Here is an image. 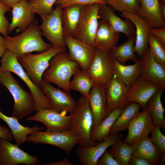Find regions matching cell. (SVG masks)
Returning <instances> with one entry per match:
<instances>
[{
    "mask_svg": "<svg viewBox=\"0 0 165 165\" xmlns=\"http://www.w3.org/2000/svg\"><path fill=\"white\" fill-rule=\"evenodd\" d=\"M44 165H73L74 164L71 163L68 159L67 158H65L61 160L57 161H55L47 163H45L43 164Z\"/></svg>",
    "mask_w": 165,
    "mask_h": 165,
    "instance_id": "cell-46",
    "label": "cell"
},
{
    "mask_svg": "<svg viewBox=\"0 0 165 165\" xmlns=\"http://www.w3.org/2000/svg\"><path fill=\"white\" fill-rule=\"evenodd\" d=\"M135 38L128 39L126 42L109 51L111 58L119 63L125 65L126 62L132 60L135 62L140 59L137 58L134 50Z\"/></svg>",
    "mask_w": 165,
    "mask_h": 165,
    "instance_id": "cell-33",
    "label": "cell"
},
{
    "mask_svg": "<svg viewBox=\"0 0 165 165\" xmlns=\"http://www.w3.org/2000/svg\"><path fill=\"white\" fill-rule=\"evenodd\" d=\"M112 59L108 51L94 47L92 61L86 71L94 85L105 87L112 78Z\"/></svg>",
    "mask_w": 165,
    "mask_h": 165,
    "instance_id": "cell-10",
    "label": "cell"
},
{
    "mask_svg": "<svg viewBox=\"0 0 165 165\" xmlns=\"http://www.w3.org/2000/svg\"><path fill=\"white\" fill-rule=\"evenodd\" d=\"M141 108L137 103H129L113 124L110 135L117 134L127 129L131 122L140 112Z\"/></svg>",
    "mask_w": 165,
    "mask_h": 165,
    "instance_id": "cell-30",
    "label": "cell"
},
{
    "mask_svg": "<svg viewBox=\"0 0 165 165\" xmlns=\"http://www.w3.org/2000/svg\"><path fill=\"white\" fill-rule=\"evenodd\" d=\"M66 50V48L52 47L38 54L28 53L17 58L19 63L33 82L39 87L43 80V74L48 67L51 59L57 53Z\"/></svg>",
    "mask_w": 165,
    "mask_h": 165,
    "instance_id": "cell-6",
    "label": "cell"
},
{
    "mask_svg": "<svg viewBox=\"0 0 165 165\" xmlns=\"http://www.w3.org/2000/svg\"><path fill=\"white\" fill-rule=\"evenodd\" d=\"M160 129V127L156 126L149 138L157 148L161 156V162L164 164L165 162V136Z\"/></svg>",
    "mask_w": 165,
    "mask_h": 165,
    "instance_id": "cell-39",
    "label": "cell"
},
{
    "mask_svg": "<svg viewBox=\"0 0 165 165\" xmlns=\"http://www.w3.org/2000/svg\"><path fill=\"white\" fill-rule=\"evenodd\" d=\"M0 138L6 140L10 142L14 140L13 135L7 127L0 125Z\"/></svg>",
    "mask_w": 165,
    "mask_h": 165,
    "instance_id": "cell-43",
    "label": "cell"
},
{
    "mask_svg": "<svg viewBox=\"0 0 165 165\" xmlns=\"http://www.w3.org/2000/svg\"><path fill=\"white\" fill-rule=\"evenodd\" d=\"M164 90L159 87L146 104L154 124L156 126L160 127L163 130H165V109L161 102V97Z\"/></svg>",
    "mask_w": 165,
    "mask_h": 165,
    "instance_id": "cell-32",
    "label": "cell"
},
{
    "mask_svg": "<svg viewBox=\"0 0 165 165\" xmlns=\"http://www.w3.org/2000/svg\"><path fill=\"white\" fill-rule=\"evenodd\" d=\"M119 36V32L115 31L107 22L100 19L95 36L94 47L110 51L116 46Z\"/></svg>",
    "mask_w": 165,
    "mask_h": 165,
    "instance_id": "cell-24",
    "label": "cell"
},
{
    "mask_svg": "<svg viewBox=\"0 0 165 165\" xmlns=\"http://www.w3.org/2000/svg\"><path fill=\"white\" fill-rule=\"evenodd\" d=\"M57 0H28V2L32 12L40 16L46 15L54 9L53 6Z\"/></svg>",
    "mask_w": 165,
    "mask_h": 165,
    "instance_id": "cell-38",
    "label": "cell"
},
{
    "mask_svg": "<svg viewBox=\"0 0 165 165\" xmlns=\"http://www.w3.org/2000/svg\"><path fill=\"white\" fill-rule=\"evenodd\" d=\"M82 6L74 4L63 8L61 19L65 37H75L79 22Z\"/></svg>",
    "mask_w": 165,
    "mask_h": 165,
    "instance_id": "cell-27",
    "label": "cell"
},
{
    "mask_svg": "<svg viewBox=\"0 0 165 165\" xmlns=\"http://www.w3.org/2000/svg\"><path fill=\"white\" fill-rule=\"evenodd\" d=\"M26 141L51 145L62 150L66 154L70 155L74 147L79 144V139L69 129L61 131L38 130L29 134Z\"/></svg>",
    "mask_w": 165,
    "mask_h": 165,
    "instance_id": "cell-7",
    "label": "cell"
},
{
    "mask_svg": "<svg viewBox=\"0 0 165 165\" xmlns=\"http://www.w3.org/2000/svg\"><path fill=\"white\" fill-rule=\"evenodd\" d=\"M99 4L94 3L82 6L79 22L74 37L94 47L98 25Z\"/></svg>",
    "mask_w": 165,
    "mask_h": 165,
    "instance_id": "cell-9",
    "label": "cell"
},
{
    "mask_svg": "<svg viewBox=\"0 0 165 165\" xmlns=\"http://www.w3.org/2000/svg\"><path fill=\"white\" fill-rule=\"evenodd\" d=\"M67 112H59L51 108L41 109L33 116L26 118L27 121L40 122L45 126L46 130L61 131L69 129L70 115Z\"/></svg>",
    "mask_w": 165,
    "mask_h": 165,
    "instance_id": "cell-16",
    "label": "cell"
},
{
    "mask_svg": "<svg viewBox=\"0 0 165 165\" xmlns=\"http://www.w3.org/2000/svg\"><path fill=\"white\" fill-rule=\"evenodd\" d=\"M130 87L116 76L112 78L105 87L109 113L118 107L124 108L128 104L126 98Z\"/></svg>",
    "mask_w": 165,
    "mask_h": 165,
    "instance_id": "cell-21",
    "label": "cell"
},
{
    "mask_svg": "<svg viewBox=\"0 0 165 165\" xmlns=\"http://www.w3.org/2000/svg\"><path fill=\"white\" fill-rule=\"evenodd\" d=\"M156 127L151 115L147 107L132 120L128 128L127 135L123 141L132 145L152 133Z\"/></svg>",
    "mask_w": 165,
    "mask_h": 165,
    "instance_id": "cell-13",
    "label": "cell"
},
{
    "mask_svg": "<svg viewBox=\"0 0 165 165\" xmlns=\"http://www.w3.org/2000/svg\"><path fill=\"white\" fill-rule=\"evenodd\" d=\"M159 9L161 15L165 21V3L160 2Z\"/></svg>",
    "mask_w": 165,
    "mask_h": 165,
    "instance_id": "cell-49",
    "label": "cell"
},
{
    "mask_svg": "<svg viewBox=\"0 0 165 165\" xmlns=\"http://www.w3.org/2000/svg\"><path fill=\"white\" fill-rule=\"evenodd\" d=\"M159 88L156 84L139 78L130 87L126 101L129 103H137L142 108H145L148 101Z\"/></svg>",
    "mask_w": 165,
    "mask_h": 165,
    "instance_id": "cell-22",
    "label": "cell"
},
{
    "mask_svg": "<svg viewBox=\"0 0 165 165\" xmlns=\"http://www.w3.org/2000/svg\"><path fill=\"white\" fill-rule=\"evenodd\" d=\"M121 16L130 20L135 27L134 50L138 58L141 59L148 47V36L152 28L146 19L136 13L123 11L121 12Z\"/></svg>",
    "mask_w": 165,
    "mask_h": 165,
    "instance_id": "cell-17",
    "label": "cell"
},
{
    "mask_svg": "<svg viewBox=\"0 0 165 165\" xmlns=\"http://www.w3.org/2000/svg\"><path fill=\"white\" fill-rule=\"evenodd\" d=\"M141 60L139 78L151 82L165 89V67L156 61L148 47Z\"/></svg>",
    "mask_w": 165,
    "mask_h": 165,
    "instance_id": "cell-18",
    "label": "cell"
},
{
    "mask_svg": "<svg viewBox=\"0 0 165 165\" xmlns=\"http://www.w3.org/2000/svg\"><path fill=\"white\" fill-rule=\"evenodd\" d=\"M141 66V59L135 64L129 65L122 64L113 59L112 62L113 75L130 87L139 78Z\"/></svg>",
    "mask_w": 165,
    "mask_h": 165,
    "instance_id": "cell-26",
    "label": "cell"
},
{
    "mask_svg": "<svg viewBox=\"0 0 165 165\" xmlns=\"http://www.w3.org/2000/svg\"><path fill=\"white\" fill-rule=\"evenodd\" d=\"M109 152L120 165H128L132 155L133 149L131 145L124 144L122 139L111 145Z\"/></svg>",
    "mask_w": 165,
    "mask_h": 165,
    "instance_id": "cell-35",
    "label": "cell"
},
{
    "mask_svg": "<svg viewBox=\"0 0 165 165\" xmlns=\"http://www.w3.org/2000/svg\"><path fill=\"white\" fill-rule=\"evenodd\" d=\"M12 21L9 26L8 33L15 28L23 32L26 30L35 19V14L31 9L28 1L20 2L12 7Z\"/></svg>",
    "mask_w": 165,
    "mask_h": 165,
    "instance_id": "cell-23",
    "label": "cell"
},
{
    "mask_svg": "<svg viewBox=\"0 0 165 165\" xmlns=\"http://www.w3.org/2000/svg\"><path fill=\"white\" fill-rule=\"evenodd\" d=\"M123 109L122 107H118L114 109L98 126L92 130L90 138L93 142H101L110 135L113 124Z\"/></svg>",
    "mask_w": 165,
    "mask_h": 165,
    "instance_id": "cell-31",
    "label": "cell"
},
{
    "mask_svg": "<svg viewBox=\"0 0 165 165\" xmlns=\"http://www.w3.org/2000/svg\"><path fill=\"white\" fill-rule=\"evenodd\" d=\"M63 9L57 5L49 14L40 16L42 22L39 26V28L43 36L54 48H64L66 46L61 19Z\"/></svg>",
    "mask_w": 165,
    "mask_h": 165,
    "instance_id": "cell-8",
    "label": "cell"
},
{
    "mask_svg": "<svg viewBox=\"0 0 165 165\" xmlns=\"http://www.w3.org/2000/svg\"><path fill=\"white\" fill-rule=\"evenodd\" d=\"M11 11L10 8L0 2V34H2L4 36L8 35L9 24V21L5 16V14L7 12Z\"/></svg>",
    "mask_w": 165,
    "mask_h": 165,
    "instance_id": "cell-40",
    "label": "cell"
},
{
    "mask_svg": "<svg viewBox=\"0 0 165 165\" xmlns=\"http://www.w3.org/2000/svg\"><path fill=\"white\" fill-rule=\"evenodd\" d=\"M128 165H152L148 160L141 157L132 155Z\"/></svg>",
    "mask_w": 165,
    "mask_h": 165,
    "instance_id": "cell-44",
    "label": "cell"
},
{
    "mask_svg": "<svg viewBox=\"0 0 165 165\" xmlns=\"http://www.w3.org/2000/svg\"><path fill=\"white\" fill-rule=\"evenodd\" d=\"M69 115V129L78 138L79 146H90L99 142H93L90 138L93 117L87 97H79L75 108Z\"/></svg>",
    "mask_w": 165,
    "mask_h": 165,
    "instance_id": "cell-2",
    "label": "cell"
},
{
    "mask_svg": "<svg viewBox=\"0 0 165 165\" xmlns=\"http://www.w3.org/2000/svg\"><path fill=\"white\" fill-rule=\"evenodd\" d=\"M28 0H0V2L3 3L10 8L17 3L24 1H28Z\"/></svg>",
    "mask_w": 165,
    "mask_h": 165,
    "instance_id": "cell-47",
    "label": "cell"
},
{
    "mask_svg": "<svg viewBox=\"0 0 165 165\" xmlns=\"http://www.w3.org/2000/svg\"><path fill=\"white\" fill-rule=\"evenodd\" d=\"M0 84L8 89L13 98L12 116L20 120L35 111V103L32 94L22 88L10 72H1Z\"/></svg>",
    "mask_w": 165,
    "mask_h": 165,
    "instance_id": "cell-4",
    "label": "cell"
},
{
    "mask_svg": "<svg viewBox=\"0 0 165 165\" xmlns=\"http://www.w3.org/2000/svg\"><path fill=\"white\" fill-rule=\"evenodd\" d=\"M132 155L143 158L155 165L161 162V156L155 145L147 136L131 145Z\"/></svg>",
    "mask_w": 165,
    "mask_h": 165,
    "instance_id": "cell-28",
    "label": "cell"
},
{
    "mask_svg": "<svg viewBox=\"0 0 165 165\" xmlns=\"http://www.w3.org/2000/svg\"><path fill=\"white\" fill-rule=\"evenodd\" d=\"M39 87L47 97L51 108L60 113L68 112L70 114L74 111L77 101L69 92L56 88L43 79Z\"/></svg>",
    "mask_w": 165,
    "mask_h": 165,
    "instance_id": "cell-12",
    "label": "cell"
},
{
    "mask_svg": "<svg viewBox=\"0 0 165 165\" xmlns=\"http://www.w3.org/2000/svg\"><path fill=\"white\" fill-rule=\"evenodd\" d=\"M97 165H120L106 150L98 161Z\"/></svg>",
    "mask_w": 165,
    "mask_h": 165,
    "instance_id": "cell-42",
    "label": "cell"
},
{
    "mask_svg": "<svg viewBox=\"0 0 165 165\" xmlns=\"http://www.w3.org/2000/svg\"><path fill=\"white\" fill-rule=\"evenodd\" d=\"M139 1L140 7L137 14L146 19L152 28H165V21L160 11V0Z\"/></svg>",
    "mask_w": 165,
    "mask_h": 165,
    "instance_id": "cell-25",
    "label": "cell"
},
{
    "mask_svg": "<svg viewBox=\"0 0 165 165\" xmlns=\"http://www.w3.org/2000/svg\"><path fill=\"white\" fill-rule=\"evenodd\" d=\"M160 0V2L165 3V0Z\"/></svg>",
    "mask_w": 165,
    "mask_h": 165,
    "instance_id": "cell-50",
    "label": "cell"
},
{
    "mask_svg": "<svg viewBox=\"0 0 165 165\" xmlns=\"http://www.w3.org/2000/svg\"><path fill=\"white\" fill-rule=\"evenodd\" d=\"M94 3L106 4L104 0H57L55 5L59 6L63 9L74 4L83 6Z\"/></svg>",
    "mask_w": 165,
    "mask_h": 165,
    "instance_id": "cell-41",
    "label": "cell"
},
{
    "mask_svg": "<svg viewBox=\"0 0 165 165\" xmlns=\"http://www.w3.org/2000/svg\"><path fill=\"white\" fill-rule=\"evenodd\" d=\"M148 41L153 58L158 63L165 67V44L150 33L148 36Z\"/></svg>",
    "mask_w": 165,
    "mask_h": 165,
    "instance_id": "cell-36",
    "label": "cell"
},
{
    "mask_svg": "<svg viewBox=\"0 0 165 165\" xmlns=\"http://www.w3.org/2000/svg\"><path fill=\"white\" fill-rule=\"evenodd\" d=\"M150 33L154 35L165 44V28H152Z\"/></svg>",
    "mask_w": 165,
    "mask_h": 165,
    "instance_id": "cell-45",
    "label": "cell"
},
{
    "mask_svg": "<svg viewBox=\"0 0 165 165\" xmlns=\"http://www.w3.org/2000/svg\"><path fill=\"white\" fill-rule=\"evenodd\" d=\"M42 33L39 29L38 21L35 19L22 33L13 37L4 36L3 41L7 49L17 58L33 52L41 53L51 47L50 44L43 39Z\"/></svg>",
    "mask_w": 165,
    "mask_h": 165,
    "instance_id": "cell-1",
    "label": "cell"
},
{
    "mask_svg": "<svg viewBox=\"0 0 165 165\" xmlns=\"http://www.w3.org/2000/svg\"><path fill=\"white\" fill-rule=\"evenodd\" d=\"M0 118L4 121L12 132L16 144L20 146L26 141L27 136L34 131L44 129L42 127L35 125L32 127H26L21 124L16 118L8 116L3 113L0 110Z\"/></svg>",
    "mask_w": 165,
    "mask_h": 165,
    "instance_id": "cell-29",
    "label": "cell"
},
{
    "mask_svg": "<svg viewBox=\"0 0 165 165\" xmlns=\"http://www.w3.org/2000/svg\"><path fill=\"white\" fill-rule=\"evenodd\" d=\"M65 41L69 58L76 62L81 69L86 72L90 66L94 54V47L74 37H66Z\"/></svg>",
    "mask_w": 165,
    "mask_h": 165,
    "instance_id": "cell-15",
    "label": "cell"
},
{
    "mask_svg": "<svg viewBox=\"0 0 165 165\" xmlns=\"http://www.w3.org/2000/svg\"><path fill=\"white\" fill-rule=\"evenodd\" d=\"M0 61L1 72H13L19 76L26 84L32 94L35 101V111L44 108H51L49 101L39 87L32 81L26 72L18 62L17 57L6 50Z\"/></svg>",
    "mask_w": 165,
    "mask_h": 165,
    "instance_id": "cell-5",
    "label": "cell"
},
{
    "mask_svg": "<svg viewBox=\"0 0 165 165\" xmlns=\"http://www.w3.org/2000/svg\"><path fill=\"white\" fill-rule=\"evenodd\" d=\"M0 34V57H2L6 50H7L4 43L3 38L1 35ZM0 68V74L1 72Z\"/></svg>",
    "mask_w": 165,
    "mask_h": 165,
    "instance_id": "cell-48",
    "label": "cell"
},
{
    "mask_svg": "<svg viewBox=\"0 0 165 165\" xmlns=\"http://www.w3.org/2000/svg\"><path fill=\"white\" fill-rule=\"evenodd\" d=\"M122 134H110L101 142L90 146H79L76 153L79 162L83 165H97L105 152L112 144L122 140Z\"/></svg>",
    "mask_w": 165,
    "mask_h": 165,
    "instance_id": "cell-14",
    "label": "cell"
},
{
    "mask_svg": "<svg viewBox=\"0 0 165 165\" xmlns=\"http://www.w3.org/2000/svg\"><path fill=\"white\" fill-rule=\"evenodd\" d=\"M87 98L93 117V130L109 114L105 87L94 85Z\"/></svg>",
    "mask_w": 165,
    "mask_h": 165,
    "instance_id": "cell-20",
    "label": "cell"
},
{
    "mask_svg": "<svg viewBox=\"0 0 165 165\" xmlns=\"http://www.w3.org/2000/svg\"><path fill=\"white\" fill-rule=\"evenodd\" d=\"M41 161L21 149L19 146L0 138V165H39Z\"/></svg>",
    "mask_w": 165,
    "mask_h": 165,
    "instance_id": "cell-11",
    "label": "cell"
},
{
    "mask_svg": "<svg viewBox=\"0 0 165 165\" xmlns=\"http://www.w3.org/2000/svg\"><path fill=\"white\" fill-rule=\"evenodd\" d=\"M99 19L107 22L115 31L124 34L128 39L136 38V30L134 24L129 20H123L117 16L115 10L106 4H99Z\"/></svg>",
    "mask_w": 165,
    "mask_h": 165,
    "instance_id": "cell-19",
    "label": "cell"
},
{
    "mask_svg": "<svg viewBox=\"0 0 165 165\" xmlns=\"http://www.w3.org/2000/svg\"><path fill=\"white\" fill-rule=\"evenodd\" d=\"M66 51L59 53L52 57L43 74V79L69 92L71 79L79 66L76 62L69 58Z\"/></svg>",
    "mask_w": 165,
    "mask_h": 165,
    "instance_id": "cell-3",
    "label": "cell"
},
{
    "mask_svg": "<svg viewBox=\"0 0 165 165\" xmlns=\"http://www.w3.org/2000/svg\"><path fill=\"white\" fill-rule=\"evenodd\" d=\"M73 79L69 84L70 90L77 91L82 96L87 97L94 84L90 76L86 72L79 68L73 75Z\"/></svg>",
    "mask_w": 165,
    "mask_h": 165,
    "instance_id": "cell-34",
    "label": "cell"
},
{
    "mask_svg": "<svg viewBox=\"0 0 165 165\" xmlns=\"http://www.w3.org/2000/svg\"><path fill=\"white\" fill-rule=\"evenodd\" d=\"M105 4L115 11L137 14L140 5L139 0H104Z\"/></svg>",
    "mask_w": 165,
    "mask_h": 165,
    "instance_id": "cell-37",
    "label": "cell"
}]
</instances>
